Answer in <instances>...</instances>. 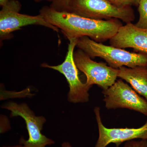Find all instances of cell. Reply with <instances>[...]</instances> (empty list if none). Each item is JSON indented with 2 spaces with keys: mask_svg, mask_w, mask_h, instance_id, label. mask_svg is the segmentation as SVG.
I'll return each mask as SVG.
<instances>
[{
  "mask_svg": "<svg viewBox=\"0 0 147 147\" xmlns=\"http://www.w3.org/2000/svg\"><path fill=\"white\" fill-rule=\"evenodd\" d=\"M39 14L47 22L60 29L69 40L87 36L102 43L111 39L123 26L120 20L116 18L94 20L71 12L57 11L47 6L40 9Z\"/></svg>",
  "mask_w": 147,
  "mask_h": 147,
  "instance_id": "obj_1",
  "label": "cell"
},
{
  "mask_svg": "<svg viewBox=\"0 0 147 147\" xmlns=\"http://www.w3.org/2000/svg\"><path fill=\"white\" fill-rule=\"evenodd\" d=\"M76 47L85 52L91 58L99 57L105 60L110 66L119 69L122 67L133 68L146 66L147 55L129 52L121 48L108 46L96 42L88 37L77 40Z\"/></svg>",
  "mask_w": 147,
  "mask_h": 147,
  "instance_id": "obj_2",
  "label": "cell"
},
{
  "mask_svg": "<svg viewBox=\"0 0 147 147\" xmlns=\"http://www.w3.org/2000/svg\"><path fill=\"white\" fill-rule=\"evenodd\" d=\"M69 6L70 12L94 20L116 18L127 24L135 19L132 7H117L107 0H69Z\"/></svg>",
  "mask_w": 147,
  "mask_h": 147,
  "instance_id": "obj_3",
  "label": "cell"
},
{
  "mask_svg": "<svg viewBox=\"0 0 147 147\" xmlns=\"http://www.w3.org/2000/svg\"><path fill=\"white\" fill-rule=\"evenodd\" d=\"M21 3L18 0H8L0 11V37L1 41L12 38L11 33L22 27L31 25L49 28L58 32L59 29L47 22L41 15L30 16L19 13Z\"/></svg>",
  "mask_w": 147,
  "mask_h": 147,
  "instance_id": "obj_4",
  "label": "cell"
},
{
  "mask_svg": "<svg viewBox=\"0 0 147 147\" xmlns=\"http://www.w3.org/2000/svg\"><path fill=\"white\" fill-rule=\"evenodd\" d=\"M77 40H69L67 54L62 63L57 65H50L46 63L41 65L42 67L52 69L63 74L69 86V90L67 96L68 101L74 103L88 102V92L91 88L80 80L78 69L74 62V52L76 46Z\"/></svg>",
  "mask_w": 147,
  "mask_h": 147,
  "instance_id": "obj_5",
  "label": "cell"
},
{
  "mask_svg": "<svg viewBox=\"0 0 147 147\" xmlns=\"http://www.w3.org/2000/svg\"><path fill=\"white\" fill-rule=\"evenodd\" d=\"M11 112V117L19 116L26 122L29 134L28 140L21 138L20 143L26 147H46L55 142L41 133L43 124L46 121L42 116H36L26 103L18 104L11 101L2 106Z\"/></svg>",
  "mask_w": 147,
  "mask_h": 147,
  "instance_id": "obj_6",
  "label": "cell"
},
{
  "mask_svg": "<svg viewBox=\"0 0 147 147\" xmlns=\"http://www.w3.org/2000/svg\"><path fill=\"white\" fill-rule=\"evenodd\" d=\"M73 57L77 68L86 76L85 83L89 86L96 85L102 90H105L116 82L118 69L113 68L104 63L92 60L81 49L74 52Z\"/></svg>",
  "mask_w": 147,
  "mask_h": 147,
  "instance_id": "obj_7",
  "label": "cell"
},
{
  "mask_svg": "<svg viewBox=\"0 0 147 147\" xmlns=\"http://www.w3.org/2000/svg\"><path fill=\"white\" fill-rule=\"evenodd\" d=\"M102 93L107 109L125 108L147 116V100L122 79L116 81L110 88L102 90Z\"/></svg>",
  "mask_w": 147,
  "mask_h": 147,
  "instance_id": "obj_8",
  "label": "cell"
},
{
  "mask_svg": "<svg viewBox=\"0 0 147 147\" xmlns=\"http://www.w3.org/2000/svg\"><path fill=\"white\" fill-rule=\"evenodd\" d=\"M98 127V139L94 147H106L113 143L118 147L123 142L136 139L147 140V120L146 123L138 128H109L104 126L101 120L100 108H94Z\"/></svg>",
  "mask_w": 147,
  "mask_h": 147,
  "instance_id": "obj_9",
  "label": "cell"
},
{
  "mask_svg": "<svg viewBox=\"0 0 147 147\" xmlns=\"http://www.w3.org/2000/svg\"><path fill=\"white\" fill-rule=\"evenodd\" d=\"M109 40L113 47L123 49L132 48L147 55V29L139 28L131 23L121 26Z\"/></svg>",
  "mask_w": 147,
  "mask_h": 147,
  "instance_id": "obj_10",
  "label": "cell"
},
{
  "mask_svg": "<svg viewBox=\"0 0 147 147\" xmlns=\"http://www.w3.org/2000/svg\"><path fill=\"white\" fill-rule=\"evenodd\" d=\"M118 77L130 84L134 90L147 100V67H122L118 69Z\"/></svg>",
  "mask_w": 147,
  "mask_h": 147,
  "instance_id": "obj_11",
  "label": "cell"
},
{
  "mask_svg": "<svg viewBox=\"0 0 147 147\" xmlns=\"http://www.w3.org/2000/svg\"><path fill=\"white\" fill-rule=\"evenodd\" d=\"M139 17L136 26L147 29V0H140L138 6Z\"/></svg>",
  "mask_w": 147,
  "mask_h": 147,
  "instance_id": "obj_12",
  "label": "cell"
},
{
  "mask_svg": "<svg viewBox=\"0 0 147 147\" xmlns=\"http://www.w3.org/2000/svg\"><path fill=\"white\" fill-rule=\"evenodd\" d=\"M69 2V0H52L50 7L57 11L70 12Z\"/></svg>",
  "mask_w": 147,
  "mask_h": 147,
  "instance_id": "obj_13",
  "label": "cell"
},
{
  "mask_svg": "<svg viewBox=\"0 0 147 147\" xmlns=\"http://www.w3.org/2000/svg\"><path fill=\"white\" fill-rule=\"evenodd\" d=\"M113 5L119 7H138L140 0H107Z\"/></svg>",
  "mask_w": 147,
  "mask_h": 147,
  "instance_id": "obj_14",
  "label": "cell"
},
{
  "mask_svg": "<svg viewBox=\"0 0 147 147\" xmlns=\"http://www.w3.org/2000/svg\"><path fill=\"white\" fill-rule=\"evenodd\" d=\"M123 147H147V140H133L125 142Z\"/></svg>",
  "mask_w": 147,
  "mask_h": 147,
  "instance_id": "obj_15",
  "label": "cell"
},
{
  "mask_svg": "<svg viewBox=\"0 0 147 147\" xmlns=\"http://www.w3.org/2000/svg\"><path fill=\"white\" fill-rule=\"evenodd\" d=\"M62 147H72L68 142H64L62 144Z\"/></svg>",
  "mask_w": 147,
  "mask_h": 147,
  "instance_id": "obj_16",
  "label": "cell"
},
{
  "mask_svg": "<svg viewBox=\"0 0 147 147\" xmlns=\"http://www.w3.org/2000/svg\"><path fill=\"white\" fill-rule=\"evenodd\" d=\"M8 0H0V5L1 6L4 5L8 1Z\"/></svg>",
  "mask_w": 147,
  "mask_h": 147,
  "instance_id": "obj_17",
  "label": "cell"
},
{
  "mask_svg": "<svg viewBox=\"0 0 147 147\" xmlns=\"http://www.w3.org/2000/svg\"><path fill=\"white\" fill-rule=\"evenodd\" d=\"M35 2L36 3H40L41 2L43 1H47L50 2H52V0H34Z\"/></svg>",
  "mask_w": 147,
  "mask_h": 147,
  "instance_id": "obj_18",
  "label": "cell"
},
{
  "mask_svg": "<svg viewBox=\"0 0 147 147\" xmlns=\"http://www.w3.org/2000/svg\"><path fill=\"white\" fill-rule=\"evenodd\" d=\"M26 147L24 146H15L13 147Z\"/></svg>",
  "mask_w": 147,
  "mask_h": 147,
  "instance_id": "obj_19",
  "label": "cell"
},
{
  "mask_svg": "<svg viewBox=\"0 0 147 147\" xmlns=\"http://www.w3.org/2000/svg\"><path fill=\"white\" fill-rule=\"evenodd\" d=\"M146 67H147V65H146Z\"/></svg>",
  "mask_w": 147,
  "mask_h": 147,
  "instance_id": "obj_20",
  "label": "cell"
}]
</instances>
